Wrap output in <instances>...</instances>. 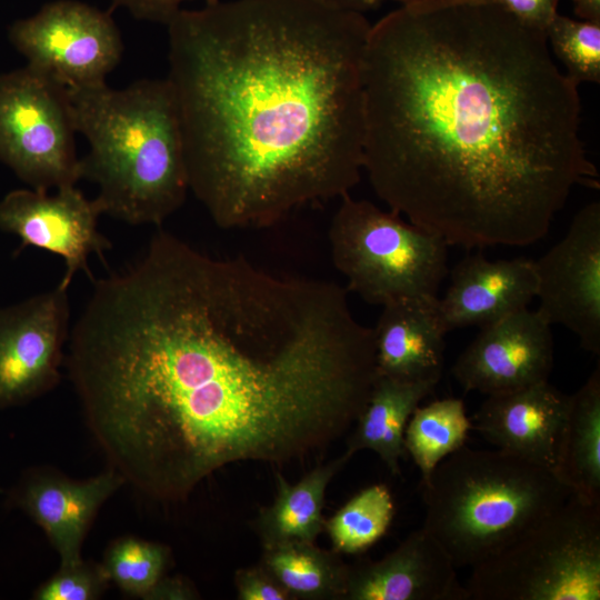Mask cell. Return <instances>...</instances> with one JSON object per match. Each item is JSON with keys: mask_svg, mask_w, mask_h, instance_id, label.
Wrapping results in <instances>:
<instances>
[{"mask_svg": "<svg viewBox=\"0 0 600 600\" xmlns=\"http://www.w3.org/2000/svg\"><path fill=\"white\" fill-rule=\"evenodd\" d=\"M377 377L373 328L347 289L216 258L159 229L114 289L99 390L119 442L187 497L228 464L326 447Z\"/></svg>", "mask_w": 600, "mask_h": 600, "instance_id": "obj_1", "label": "cell"}, {"mask_svg": "<svg viewBox=\"0 0 600 600\" xmlns=\"http://www.w3.org/2000/svg\"><path fill=\"white\" fill-rule=\"evenodd\" d=\"M363 170L414 226L464 249L526 247L598 189L578 83L546 34L487 0L400 6L371 24Z\"/></svg>", "mask_w": 600, "mask_h": 600, "instance_id": "obj_2", "label": "cell"}, {"mask_svg": "<svg viewBox=\"0 0 600 600\" xmlns=\"http://www.w3.org/2000/svg\"><path fill=\"white\" fill-rule=\"evenodd\" d=\"M166 26L189 190L219 228H268L359 182L363 13L212 0Z\"/></svg>", "mask_w": 600, "mask_h": 600, "instance_id": "obj_3", "label": "cell"}, {"mask_svg": "<svg viewBox=\"0 0 600 600\" xmlns=\"http://www.w3.org/2000/svg\"><path fill=\"white\" fill-rule=\"evenodd\" d=\"M73 124L89 142L80 177L98 187L102 213L132 226L161 223L189 191L179 112L167 79L122 89H67Z\"/></svg>", "mask_w": 600, "mask_h": 600, "instance_id": "obj_4", "label": "cell"}, {"mask_svg": "<svg viewBox=\"0 0 600 600\" xmlns=\"http://www.w3.org/2000/svg\"><path fill=\"white\" fill-rule=\"evenodd\" d=\"M570 490L553 472L503 450L462 446L422 481L423 528L456 568L499 552L559 508Z\"/></svg>", "mask_w": 600, "mask_h": 600, "instance_id": "obj_5", "label": "cell"}, {"mask_svg": "<svg viewBox=\"0 0 600 600\" xmlns=\"http://www.w3.org/2000/svg\"><path fill=\"white\" fill-rule=\"evenodd\" d=\"M471 569L470 600H599L600 504L571 494Z\"/></svg>", "mask_w": 600, "mask_h": 600, "instance_id": "obj_6", "label": "cell"}, {"mask_svg": "<svg viewBox=\"0 0 600 600\" xmlns=\"http://www.w3.org/2000/svg\"><path fill=\"white\" fill-rule=\"evenodd\" d=\"M329 228L333 266L370 304L436 298L448 274V244L399 213L368 200L340 198Z\"/></svg>", "mask_w": 600, "mask_h": 600, "instance_id": "obj_7", "label": "cell"}, {"mask_svg": "<svg viewBox=\"0 0 600 600\" xmlns=\"http://www.w3.org/2000/svg\"><path fill=\"white\" fill-rule=\"evenodd\" d=\"M67 88L29 66L0 74V161L31 189L80 177Z\"/></svg>", "mask_w": 600, "mask_h": 600, "instance_id": "obj_8", "label": "cell"}, {"mask_svg": "<svg viewBox=\"0 0 600 600\" xmlns=\"http://www.w3.org/2000/svg\"><path fill=\"white\" fill-rule=\"evenodd\" d=\"M27 66L67 89L101 86L120 62L123 43L109 12L77 0L46 3L9 29Z\"/></svg>", "mask_w": 600, "mask_h": 600, "instance_id": "obj_9", "label": "cell"}, {"mask_svg": "<svg viewBox=\"0 0 600 600\" xmlns=\"http://www.w3.org/2000/svg\"><path fill=\"white\" fill-rule=\"evenodd\" d=\"M534 262L537 311L600 354V202L573 217L564 237Z\"/></svg>", "mask_w": 600, "mask_h": 600, "instance_id": "obj_10", "label": "cell"}, {"mask_svg": "<svg viewBox=\"0 0 600 600\" xmlns=\"http://www.w3.org/2000/svg\"><path fill=\"white\" fill-rule=\"evenodd\" d=\"M70 329L68 290L59 286L0 309V409L28 402L59 381Z\"/></svg>", "mask_w": 600, "mask_h": 600, "instance_id": "obj_11", "label": "cell"}, {"mask_svg": "<svg viewBox=\"0 0 600 600\" xmlns=\"http://www.w3.org/2000/svg\"><path fill=\"white\" fill-rule=\"evenodd\" d=\"M102 213L96 199H88L76 186L57 189L54 194L34 189H16L0 200V230L17 236L21 251L28 246L60 256L64 272L59 287L68 290L79 271L92 274L88 259L111 249L98 231Z\"/></svg>", "mask_w": 600, "mask_h": 600, "instance_id": "obj_12", "label": "cell"}, {"mask_svg": "<svg viewBox=\"0 0 600 600\" xmlns=\"http://www.w3.org/2000/svg\"><path fill=\"white\" fill-rule=\"evenodd\" d=\"M553 356L551 324L526 308L482 327L451 372L466 391L500 394L549 381Z\"/></svg>", "mask_w": 600, "mask_h": 600, "instance_id": "obj_13", "label": "cell"}, {"mask_svg": "<svg viewBox=\"0 0 600 600\" xmlns=\"http://www.w3.org/2000/svg\"><path fill=\"white\" fill-rule=\"evenodd\" d=\"M347 600H470L457 568L423 527L378 561L350 567Z\"/></svg>", "mask_w": 600, "mask_h": 600, "instance_id": "obj_14", "label": "cell"}, {"mask_svg": "<svg viewBox=\"0 0 600 600\" xmlns=\"http://www.w3.org/2000/svg\"><path fill=\"white\" fill-rule=\"evenodd\" d=\"M123 482L113 469L84 481L30 471L11 490L10 500L42 528L60 566H70L82 560L81 546L93 517Z\"/></svg>", "mask_w": 600, "mask_h": 600, "instance_id": "obj_15", "label": "cell"}, {"mask_svg": "<svg viewBox=\"0 0 600 600\" xmlns=\"http://www.w3.org/2000/svg\"><path fill=\"white\" fill-rule=\"evenodd\" d=\"M533 260H488L469 254L450 272V284L438 298V312L447 332L469 326L486 327L528 308L536 298Z\"/></svg>", "mask_w": 600, "mask_h": 600, "instance_id": "obj_16", "label": "cell"}, {"mask_svg": "<svg viewBox=\"0 0 600 600\" xmlns=\"http://www.w3.org/2000/svg\"><path fill=\"white\" fill-rule=\"evenodd\" d=\"M567 403L549 381L487 396L471 428L498 449L552 471Z\"/></svg>", "mask_w": 600, "mask_h": 600, "instance_id": "obj_17", "label": "cell"}, {"mask_svg": "<svg viewBox=\"0 0 600 600\" xmlns=\"http://www.w3.org/2000/svg\"><path fill=\"white\" fill-rule=\"evenodd\" d=\"M438 297L411 298L382 306L373 328L378 376L406 382L441 378L446 329Z\"/></svg>", "mask_w": 600, "mask_h": 600, "instance_id": "obj_18", "label": "cell"}, {"mask_svg": "<svg viewBox=\"0 0 600 600\" xmlns=\"http://www.w3.org/2000/svg\"><path fill=\"white\" fill-rule=\"evenodd\" d=\"M552 472L579 500L600 504V367L571 396L560 427Z\"/></svg>", "mask_w": 600, "mask_h": 600, "instance_id": "obj_19", "label": "cell"}, {"mask_svg": "<svg viewBox=\"0 0 600 600\" xmlns=\"http://www.w3.org/2000/svg\"><path fill=\"white\" fill-rule=\"evenodd\" d=\"M436 386L378 376L346 451L353 456L363 449L372 450L391 473L399 474L400 459L406 452V426L414 409Z\"/></svg>", "mask_w": 600, "mask_h": 600, "instance_id": "obj_20", "label": "cell"}, {"mask_svg": "<svg viewBox=\"0 0 600 600\" xmlns=\"http://www.w3.org/2000/svg\"><path fill=\"white\" fill-rule=\"evenodd\" d=\"M351 457L344 451L339 458L316 467L294 484L277 474V497L271 506L260 510L257 519L263 548L290 541L314 542L324 530L322 510L327 487Z\"/></svg>", "mask_w": 600, "mask_h": 600, "instance_id": "obj_21", "label": "cell"}, {"mask_svg": "<svg viewBox=\"0 0 600 600\" xmlns=\"http://www.w3.org/2000/svg\"><path fill=\"white\" fill-rule=\"evenodd\" d=\"M260 564L291 599H343L350 567L333 550L314 542H283L263 548Z\"/></svg>", "mask_w": 600, "mask_h": 600, "instance_id": "obj_22", "label": "cell"}, {"mask_svg": "<svg viewBox=\"0 0 600 600\" xmlns=\"http://www.w3.org/2000/svg\"><path fill=\"white\" fill-rule=\"evenodd\" d=\"M472 422L461 399L444 398L417 407L406 426L404 450L422 481L446 457L464 446Z\"/></svg>", "mask_w": 600, "mask_h": 600, "instance_id": "obj_23", "label": "cell"}, {"mask_svg": "<svg viewBox=\"0 0 600 600\" xmlns=\"http://www.w3.org/2000/svg\"><path fill=\"white\" fill-rule=\"evenodd\" d=\"M393 516L390 489L383 483H374L359 491L326 520L324 530L333 551L357 554L386 534Z\"/></svg>", "mask_w": 600, "mask_h": 600, "instance_id": "obj_24", "label": "cell"}, {"mask_svg": "<svg viewBox=\"0 0 600 600\" xmlns=\"http://www.w3.org/2000/svg\"><path fill=\"white\" fill-rule=\"evenodd\" d=\"M168 561L167 547L128 537L109 547L101 566L123 591L147 599L163 577Z\"/></svg>", "mask_w": 600, "mask_h": 600, "instance_id": "obj_25", "label": "cell"}, {"mask_svg": "<svg viewBox=\"0 0 600 600\" xmlns=\"http://www.w3.org/2000/svg\"><path fill=\"white\" fill-rule=\"evenodd\" d=\"M549 49L576 83L600 81V23L558 13L546 30Z\"/></svg>", "mask_w": 600, "mask_h": 600, "instance_id": "obj_26", "label": "cell"}, {"mask_svg": "<svg viewBox=\"0 0 600 600\" xmlns=\"http://www.w3.org/2000/svg\"><path fill=\"white\" fill-rule=\"evenodd\" d=\"M101 564L86 563L83 560L60 566L49 580L33 594L38 600H93L100 597L109 583Z\"/></svg>", "mask_w": 600, "mask_h": 600, "instance_id": "obj_27", "label": "cell"}, {"mask_svg": "<svg viewBox=\"0 0 600 600\" xmlns=\"http://www.w3.org/2000/svg\"><path fill=\"white\" fill-rule=\"evenodd\" d=\"M240 600H290L286 589L260 564L240 569L234 577Z\"/></svg>", "mask_w": 600, "mask_h": 600, "instance_id": "obj_28", "label": "cell"}, {"mask_svg": "<svg viewBox=\"0 0 600 600\" xmlns=\"http://www.w3.org/2000/svg\"><path fill=\"white\" fill-rule=\"evenodd\" d=\"M510 13L519 22L546 34V30L558 14L560 0H487Z\"/></svg>", "mask_w": 600, "mask_h": 600, "instance_id": "obj_29", "label": "cell"}, {"mask_svg": "<svg viewBox=\"0 0 600 600\" xmlns=\"http://www.w3.org/2000/svg\"><path fill=\"white\" fill-rule=\"evenodd\" d=\"M187 0H111L112 4L127 10L143 21L167 24ZM212 0H204V2Z\"/></svg>", "mask_w": 600, "mask_h": 600, "instance_id": "obj_30", "label": "cell"}, {"mask_svg": "<svg viewBox=\"0 0 600 600\" xmlns=\"http://www.w3.org/2000/svg\"><path fill=\"white\" fill-rule=\"evenodd\" d=\"M193 598V590L182 579L162 577L147 599L183 600Z\"/></svg>", "mask_w": 600, "mask_h": 600, "instance_id": "obj_31", "label": "cell"}, {"mask_svg": "<svg viewBox=\"0 0 600 600\" xmlns=\"http://www.w3.org/2000/svg\"><path fill=\"white\" fill-rule=\"evenodd\" d=\"M574 13L586 21L600 23V0H571Z\"/></svg>", "mask_w": 600, "mask_h": 600, "instance_id": "obj_32", "label": "cell"}, {"mask_svg": "<svg viewBox=\"0 0 600 600\" xmlns=\"http://www.w3.org/2000/svg\"><path fill=\"white\" fill-rule=\"evenodd\" d=\"M339 8L363 13L378 8L384 0H326Z\"/></svg>", "mask_w": 600, "mask_h": 600, "instance_id": "obj_33", "label": "cell"}, {"mask_svg": "<svg viewBox=\"0 0 600 600\" xmlns=\"http://www.w3.org/2000/svg\"><path fill=\"white\" fill-rule=\"evenodd\" d=\"M400 3V6H410V4H427V3H439V2H449V1H464V0H393Z\"/></svg>", "mask_w": 600, "mask_h": 600, "instance_id": "obj_34", "label": "cell"}]
</instances>
